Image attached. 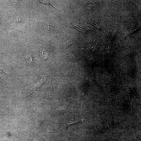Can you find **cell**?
<instances>
[{"mask_svg":"<svg viewBox=\"0 0 141 141\" xmlns=\"http://www.w3.org/2000/svg\"><path fill=\"white\" fill-rule=\"evenodd\" d=\"M43 29L49 33H51L55 30V27L54 25L51 23H43L42 26Z\"/></svg>","mask_w":141,"mask_h":141,"instance_id":"7a4b0ae2","label":"cell"},{"mask_svg":"<svg viewBox=\"0 0 141 141\" xmlns=\"http://www.w3.org/2000/svg\"><path fill=\"white\" fill-rule=\"evenodd\" d=\"M67 104L60 106L57 108V110L60 111H63L66 110L67 108Z\"/></svg>","mask_w":141,"mask_h":141,"instance_id":"4fadbf2b","label":"cell"},{"mask_svg":"<svg viewBox=\"0 0 141 141\" xmlns=\"http://www.w3.org/2000/svg\"><path fill=\"white\" fill-rule=\"evenodd\" d=\"M11 74L10 73H7L4 72L3 71V69L0 68V80L3 81V82H6L3 79V77L4 76L12 77V76Z\"/></svg>","mask_w":141,"mask_h":141,"instance_id":"8992f818","label":"cell"},{"mask_svg":"<svg viewBox=\"0 0 141 141\" xmlns=\"http://www.w3.org/2000/svg\"><path fill=\"white\" fill-rule=\"evenodd\" d=\"M39 3H41L43 4L49 5L51 6L54 8L57 9L55 7H54L53 5L51 4L50 2L47 0H39L38 1Z\"/></svg>","mask_w":141,"mask_h":141,"instance_id":"7c38bea8","label":"cell"},{"mask_svg":"<svg viewBox=\"0 0 141 141\" xmlns=\"http://www.w3.org/2000/svg\"><path fill=\"white\" fill-rule=\"evenodd\" d=\"M69 55L70 59L76 61H77L80 58L78 56L73 53H69Z\"/></svg>","mask_w":141,"mask_h":141,"instance_id":"30bf717a","label":"cell"},{"mask_svg":"<svg viewBox=\"0 0 141 141\" xmlns=\"http://www.w3.org/2000/svg\"><path fill=\"white\" fill-rule=\"evenodd\" d=\"M73 41L72 39H67L65 41L64 44V46L65 47L70 46L73 43Z\"/></svg>","mask_w":141,"mask_h":141,"instance_id":"9c48e42d","label":"cell"},{"mask_svg":"<svg viewBox=\"0 0 141 141\" xmlns=\"http://www.w3.org/2000/svg\"><path fill=\"white\" fill-rule=\"evenodd\" d=\"M13 22L14 23H24L25 21L21 17H16L13 20Z\"/></svg>","mask_w":141,"mask_h":141,"instance_id":"8fae6325","label":"cell"},{"mask_svg":"<svg viewBox=\"0 0 141 141\" xmlns=\"http://www.w3.org/2000/svg\"><path fill=\"white\" fill-rule=\"evenodd\" d=\"M62 89L61 85L59 84L56 85L54 88L53 90V94L56 96L60 94Z\"/></svg>","mask_w":141,"mask_h":141,"instance_id":"5b68a950","label":"cell"},{"mask_svg":"<svg viewBox=\"0 0 141 141\" xmlns=\"http://www.w3.org/2000/svg\"><path fill=\"white\" fill-rule=\"evenodd\" d=\"M35 134L31 130L27 129L21 132V141H31L33 139Z\"/></svg>","mask_w":141,"mask_h":141,"instance_id":"6da1fadb","label":"cell"},{"mask_svg":"<svg viewBox=\"0 0 141 141\" xmlns=\"http://www.w3.org/2000/svg\"><path fill=\"white\" fill-rule=\"evenodd\" d=\"M68 26L69 28L74 29L80 32H84L85 30L83 26L74 23L69 24Z\"/></svg>","mask_w":141,"mask_h":141,"instance_id":"3957f363","label":"cell"},{"mask_svg":"<svg viewBox=\"0 0 141 141\" xmlns=\"http://www.w3.org/2000/svg\"><path fill=\"white\" fill-rule=\"evenodd\" d=\"M26 59L28 64L32 65L33 64V59L32 54L28 52L26 56Z\"/></svg>","mask_w":141,"mask_h":141,"instance_id":"52a82bcc","label":"cell"},{"mask_svg":"<svg viewBox=\"0 0 141 141\" xmlns=\"http://www.w3.org/2000/svg\"><path fill=\"white\" fill-rule=\"evenodd\" d=\"M72 72V68H68L63 73V75L65 76H69L71 74Z\"/></svg>","mask_w":141,"mask_h":141,"instance_id":"ba28073f","label":"cell"},{"mask_svg":"<svg viewBox=\"0 0 141 141\" xmlns=\"http://www.w3.org/2000/svg\"><path fill=\"white\" fill-rule=\"evenodd\" d=\"M18 0H12L11 1V2L16 9H17L20 2Z\"/></svg>","mask_w":141,"mask_h":141,"instance_id":"5bb4252c","label":"cell"},{"mask_svg":"<svg viewBox=\"0 0 141 141\" xmlns=\"http://www.w3.org/2000/svg\"><path fill=\"white\" fill-rule=\"evenodd\" d=\"M21 34V32L20 31L15 29L11 30L8 33V35L10 36H20Z\"/></svg>","mask_w":141,"mask_h":141,"instance_id":"277c9868","label":"cell"},{"mask_svg":"<svg viewBox=\"0 0 141 141\" xmlns=\"http://www.w3.org/2000/svg\"><path fill=\"white\" fill-rule=\"evenodd\" d=\"M76 106L77 107V109L78 108H79L80 107L81 100L80 97L77 98L76 100Z\"/></svg>","mask_w":141,"mask_h":141,"instance_id":"9a60e30c","label":"cell"}]
</instances>
